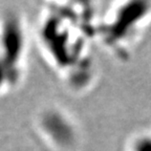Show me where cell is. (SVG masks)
<instances>
[{"instance_id": "1", "label": "cell", "mask_w": 151, "mask_h": 151, "mask_svg": "<svg viewBox=\"0 0 151 151\" xmlns=\"http://www.w3.org/2000/svg\"><path fill=\"white\" fill-rule=\"evenodd\" d=\"M151 20V2H127L108 11L100 27L102 41L118 56L126 55Z\"/></svg>"}, {"instance_id": "2", "label": "cell", "mask_w": 151, "mask_h": 151, "mask_svg": "<svg viewBox=\"0 0 151 151\" xmlns=\"http://www.w3.org/2000/svg\"><path fill=\"white\" fill-rule=\"evenodd\" d=\"M38 127H48L54 130V133L45 137L54 149L61 151L73 150L76 147L78 132L73 121L64 111L56 108H48L41 112L37 121Z\"/></svg>"}, {"instance_id": "3", "label": "cell", "mask_w": 151, "mask_h": 151, "mask_svg": "<svg viewBox=\"0 0 151 151\" xmlns=\"http://www.w3.org/2000/svg\"><path fill=\"white\" fill-rule=\"evenodd\" d=\"M125 151H151V131L134 134L125 147Z\"/></svg>"}]
</instances>
